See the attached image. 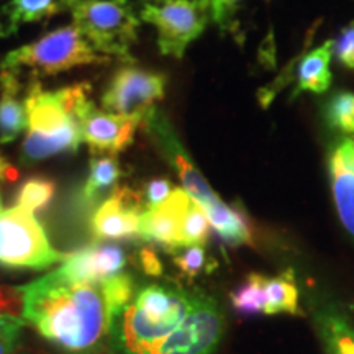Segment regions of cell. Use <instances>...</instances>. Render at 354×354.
<instances>
[{
    "mask_svg": "<svg viewBox=\"0 0 354 354\" xmlns=\"http://www.w3.org/2000/svg\"><path fill=\"white\" fill-rule=\"evenodd\" d=\"M20 290L24 320L69 353L92 351L110 333L117 317L102 282L73 284L53 271Z\"/></svg>",
    "mask_w": 354,
    "mask_h": 354,
    "instance_id": "obj_1",
    "label": "cell"
},
{
    "mask_svg": "<svg viewBox=\"0 0 354 354\" xmlns=\"http://www.w3.org/2000/svg\"><path fill=\"white\" fill-rule=\"evenodd\" d=\"M201 292L151 284L141 287L115 317L112 342L117 354H154L202 299Z\"/></svg>",
    "mask_w": 354,
    "mask_h": 354,
    "instance_id": "obj_2",
    "label": "cell"
},
{
    "mask_svg": "<svg viewBox=\"0 0 354 354\" xmlns=\"http://www.w3.org/2000/svg\"><path fill=\"white\" fill-rule=\"evenodd\" d=\"M143 123L151 133L154 141L161 146L162 153L166 154L172 166L176 167L177 174L184 184V190L189 194V197L194 202L205 210L209 216L210 225L218 233V236L223 241H227L232 246L250 245L253 241L250 223L241 212L232 209L225 202H221L218 196L212 190V187L203 179L201 171L194 166L190 161L189 154L185 153L184 146L180 145L179 138L172 130L169 120L166 115L159 112L158 109H153L146 115Z\"/></svg>",
    "mask_w": 354,
    "mask_h": 354,
    "instance_id": "obj_3",
    "label": "cell"
},
{
    "mask_svg": "<svg viewBox=\"0 0 354 354\" xmlns=\"http://www.w3.org/2000/svg\"><path fill=\"white\" fill-rule=\"evenodd\" d=\"M102 63H109V56L100 55L73 24L8 53L0 64V76L21 84L24 76H55L79 66Z\"/></svg>",
    "mask_w": 354,
    "mask_h": 354,
    "instance_id": "obj_4",
    "label": "cell"
},
{
    "mask_svg": "<svg viewBox=\"0 0 354 354\" xmlns=\"http://www.w3.org/2000/svg\"><path fill=\"white\" fill-rule=\"evenodd\" d=\"M28 135L21 146V162L33 165L61 153L77 151L82 143L79 123L61 95L33 82L25 97Z\"/></svg>",
    "mask_w": 354,
    "mask_h": 354,
    "instance_id": "obj_5",
    "label": "cell"
},
{
    "mask_svg": "<svg viewBox=\"0 0 354 354\" xmlns=\"http://www.w3.org/2000/svg\"><path fill=\"white\" fill-rule=\"evenodd\" d=\"M74 25L100 55L131 61V46L136 41L140 20L128 0H76Z\"/></svg>",
    "mask_w": 354,
    "mask_h": 354,
    "instance_id": "obj_6",
    "label": "cell"
},
{
    "mask_svg": "<svg viewBox=\"0 0 354 354\" xmlns=\"http://www.w3.org/2000/svg\"><path fill=\"white\" fill-rule=\"evenodd\" d=\"M68 254L51 246L32 212L15 205L0 214V266L7 269H41L61 263Z\"/></svg>",
    "mask_w": 354,
    "mask_h": 354,
    "instance_id": "obj_7",
    "label": "cell"
},
{
    "mask_svg": "<svg viewBox=\"0 0 354 354\" xmlns=\"http://www.w3.org/2000/svg\"><path fill=\"white\" fill-rule=\"evenodd\" d=\"M210 0H145L140 19L158 30L162 55L183 57L210 20Z\"/></svg>",
    "mask_w": 354,
    "mask_h": 354,
    "instance_id": "obj_8",
    "label": "cell"
},
{
    "mask_svg": "<svg viewBox=\"0 0 354 354\" xmlns=\"http://www.w3.org/2000/svg\"><path fill=\"white\" fill-rule=\"evenodd\" d=\"M166 77L153 71L125 66L118 69L102 95L107 112L138 118L143 122L154 104L165 97Z\"/></svg>",
    "mask_w": 354,
    "mask_h": 354,
    "instance_id": "obj_9",
    "label": "cell"
},
{
    "mask_svg": "<svg viewBox=\"0 0 354 354\" xmlns=\"http://www.w3.org/2000/svg\"><path fill=\"white\" fill-rule=\"evenodd\" d=\"M223 333V315L207 295L180 322V325L159 344L154 354H212Z\"/></svg>",
    "mask_w": 354,
    "mask_h": 354,
    "instance_id": "obj_10",
    "label": "cell"
},
{
    "mask_svg": "<svg viewBox=\"0 0 354 354\" xmlns=\"http://www.w3.org/2000/svg\"><path fill=\"white\" fill-rule=\"evenodd\" d=\"M76 120L81 128L82 141L94 151L117 154L131 145L138 118L125 117L97 107L86 95L76 109Z\"/></svg>",
    "mask_w": 354,
    "mask_h": 354,
    "instance_id": "obj_11",
    "label": "cell"
},
{
    "mask_svg": "<svg viewBox=\"0 0 354 354\" xmlns=\"http://www.w3.org/2000/svg\"><path fill=\"white\" fill-rule=\"evenodd\" d=\"M125 266L127 254L120 246L113 243H99L68 254L55 272L63 281L73 284H99L105 279L120 274Z\"/></svg>",
    "mask_w": 354,
    "mask_h": 354,
    "instance_id": "obj_12",
    "label": "cell"
},
{
    "mask_svg": "<svg viewBox=\"0 0 354 354\" xmlns=\"http://www.w3.org/2000/svg\"><path fill=\"white\" fill-rule=\"evenodd\" d=\"M146 209L143 197L130 187H117L92 216V232L102 240H118L138 234L140 216Z\"/></svg>",
    "mask_w": 354,
    "mask_h": 354,
    "instance_id": "obj_13",
    "label": "cell"
},
{
    "mask_svg": "<svg viewBox=\"0 0 354 354\" xmlns=\"http://www.w3.org/2000/svg\"><path fill=\"white\" fill-rule=\"evenodd\" d=\"M190 201L184 189H174L171 196L156 207H146L140 216L138 236L165 250L177 251L180 245V228Z\"/></svg>",
    "mask_w": 354,
    "mask_h": 354,
    "instance_id": "obj_14",
    "label": "cell"
},
{
    "mask_svg": "<svg viewBox=\"0 0 354 354\" xmlns=\"http://www.w3.org/2000/svg\"><path fill=\"white\" fill-rule=\"evenodd\" d=\"M76 0H10L0 7V38L17 33L24 24L48 20L66 8H73Z\"/></svg>",
    "mask_w": 354,
    "mask_h": 354,
    "instance_id": "obj_15",
    "label": "cell"
},
{
    "mask_svg": "<svg viewBox=\"0 0 354 354\" xmlns=\"http://www.w3.org/2000/svg\"><path fill=\"white\" fill-rule=\"evenodd\" d=\"M0 143H10L19 138L28 127L25 99H20L21 84L15 79L0 76Z\"/></svg>",
    "mask_w": 354,
    "mask_h": 354,
    "instance_id": "obj_16",
    "label": "cell"
},
{
    "mask_svg": "<svg viewBox=\"0 0 354 354\" xmlns=\"http://www.w3.org/2000/svg\"><path fill=\"white\" fill-rule=\"evenodd\" d=\"M333 55V41H325L322 46L315 48L304 56L299 64L297 88L295 92H322L328 91L331 84L330 59Z\"/></svg>",
    "mask_w": 354,
    "mask_h": 354,
    "instance_id": "obj_17",
    "label": "cell"
},
{
    "mask_svg": "<svg viewBox=\"0 0 354 354\" xmlns=\"http://www.w3.org/2000/svg\"><path fill=\"white\" fill-rule=\"evenodd\" d=\"M330 174L336 210L344 228L354 236V171L336 149L330 159Z\"/></svg>",
    "mask_w": 354,
    "mask_h": 354,
    "instance_id": "obj_18",
    "label": "cell"
},
{
    "mask_svg": "<svg viewBox=\"0 0 354 354\" xmlns=\"http://www.w3.org/2000/svg\"><path fill=\"white\" fill-rule=\"evenodd\" d=\"M122 171L118 159L113 154L94 158L91 161V174L82 190V198L88 205L100 202L105 194L113 192L120 179Z\"/></svg>",
    "mask_w": 354,
    "mask_h": 354,
    "instance_id": "obj_19",
    "label": "cell"
},
{
    "mask_svg": "<svg viewBox=\"0 0 354 354\" xmlns=\"http://www.w3.org/2000/svg\"><path fill=\"white\" fill-rule=\"evenodd\" d=\"M266 308L264 313L268 315H277V313H299V292L294 282L292 272H286L274 279H266Z\"/></svg>",
    "mask_w": 354,
    "mask_h": 354,
    "instance_id": "obj_20",
    "label": "cell"
},
{
    "mask_svg": "<svg viewBox=\"0 0 354 354\" xmlns=\"http://www.w3.org/2000/svg\"><path fill=\"white\" fill-rule=\"evenodd\" d=\"M266 277L259 274H251L250 277L232 292L233 307L241 315H256L266 308Z\"/></svg>",
    "mask_w": 354,
    "mask_h": 354,
    "instance_id": "obj_21",
    "label": "cell"
},
{
    "mask_svg": "<svg viewBox=\"0 0 354 354\" xmlns=\"http://www.w3.org/2000/svg\"><path fill=\"white\" fill-rule=\"evenodd\" d=\"M210 220L205 210L197 202L190 201V205L185 212L183 228H180V245L185 246H203L209 240Z\"/></svg>",
    "mask_w": 354,
    "mask_h": 354,
    "instance_id": "obj_22",
    "label": "cell"
},
{
    "mask_svg": "<svg viewBox=\"0 0 354 354\" xmlns=\"http://www.w3.org/2000/svg\"><path fill=\"white\" fill-rule=\"evenodd\" d=\"M55 196V183L44 177H32L21 185L17 194V205L32 212L41 210L51 202Z\"/></svg>",
    "mask_w": 354,
    "mask_h": 354,
    "instance_id": "obj_23",
    "label": "cell"
},
{
    "mask_svg": "<svg viewBox=\"0 0 354 354\" xmlns=\"http://www.w3.org/2000/svg\"><path fill=\"white\" fill-rule=\"evenodd\" d=\"M326 120L336 130L354 135V94L338 92L326 104Z\"/></svg>",
    "mask_w": 354,
    "mask_h": 354,
    "instance_id": "obj_24",
    "label": "cell"
},
{
    "mask_svg": "<svg viewBox=\"0 0 354 354\" xmlns=\"http://www.w3.org/2000/svg\"><path fill=\"white\" fill-rule=\"evenodd\" d=\"M331 354H354V331L343 320L328 317L325 323Z\"/></svg>",
    "mask_w": 354,
    "mask_h": 354,
    "instance_id": "obj_25",
    "label": "cell"
},
{
    "mask_svg": "<svg viewBox=\"0 0 354 354\" xmlns=\"http://www.w3.org/2000/svg\"><path fill=\"white\" fill-rule=\"evenodd\" d=\"M174 263L187 277H196L207 266V254L203 246H185V250L176 254Z\"/></svg>",
    "mask_w": 354,
    "mask_h": 354,
    "instance_id": "obj_26",
    "label": "cell"
},
{
    "mask_svg": "<svg viewBox=\"0 0 354 354\" xmlns=\"http://www.w3.org/2000/svg\"><path fill=\"white\" fill-rule=\"evenodd\" d=\"M333 53L339 63L354 69V21L339 33L336 41H333Z\"/></svg>",
    "mask_w": 354,
    "mask_h": 354,
    "instance_id": "obj_27",
    "label": "cell"
},
{
    "mask_svg": "<svg viewBox=\"0 0 354 354\" xmlns=\"http://www.w3.org/2000/svg\"><path fill=\"white\" fill-rule=\"evenodd\" d=\"M241 0H210V15L220 28H228L232 25L234 13L240 7Z\"/></svg>",
    "mask_w": 354,
    "mask_h": 354,
    "instance_id": "obj_28",
    "label": "cell"
},
{
    "mask_svg": "<svg viewBox=\"0 0 354 354\" xmlns=\"http://www.w3.org/2000/svg\"><path fill=\"white\" fill-rule=\"evenodd\" d=\"M172 184L167 179H153L149 180L145 190L146 207H156L165 202L172 192Z\"/></svg>",
    "mask_w": 354,
    "mask_h": 354,
    "instance_id": "obj_29",
    "label": "cell"
},
{
    "mask_svg": "<svg viewBox=\"0 0 354 354\" xmlns=\"http://www.w3.org/2000/svg\"><path fill=\"white\" fill-rule=\"evenodd\" d=\"M140 258H141V264H143V269L146 274H149V276H159V274L162 272L161 263H159L158 256L154 251L143 250L141 251Z\"/></svg>",
    "mask_w": 354,
    "mask_h": 354,
    "instance_id": "obj_30",
    "label": "cell"
},
{
    "mask_svg": "<svg viewBox=\"0 0 354 354\" xmlns=\"http://www.w3.org/2000/svg\"><path fill=\"white\" fill-rule=\"evenodd\" d=\"M25 320L21 317H7L0 315V338L12 333H21Z\"/></svg>",
    "mask_w": 354,
    "mask_h": 354,
    "instance_id": "obj_31",
    "label": "cell"
},
{
    "mask_svg": "<svg viewBox=\"0 0 354 354\" xmlns=\"http://www.w3.org/2000/svg\"><path fill=\"white\" fill-rule=\"evenodd\" d=\"M20 333H12L0 338V354H12L17 344H19Z\"/></svg>",
    "mask_w": 354,
    "mask_h": 354,
    "instance_id": "obj_32",
    "label": "cell"
},
{
    "mask_svg": "<svg viewBox=\"0 0 354 354\" xmlns=\"http://www.w3.org/2000/svg\"><path fill=\"white\" fill-rule=\"evenodd\" d=\"M17 177H19V172L15 167H12L6 159L0 156V183L2 180H15Z\"/></svg>",
    "mask_w": 354,
    "mask_h": 354,
    "instance_id": "obj_33",
    "label": "cell"
},
{
    "mask_svg": "<svg viewBox=\"0 0 354 354\" xmlns=\"http://www.w3.org/2000/svg\"><path fill=\"white\" fill-rule=\"evenodd\" d=\"M2 210H3L2 209V197H0V214H2Z\"/></svg>",
    "mask_w": 354,
    "mask_h": 354,
    "instance_id": "obj_34",
    "label": "cell"
}]
</instances>
